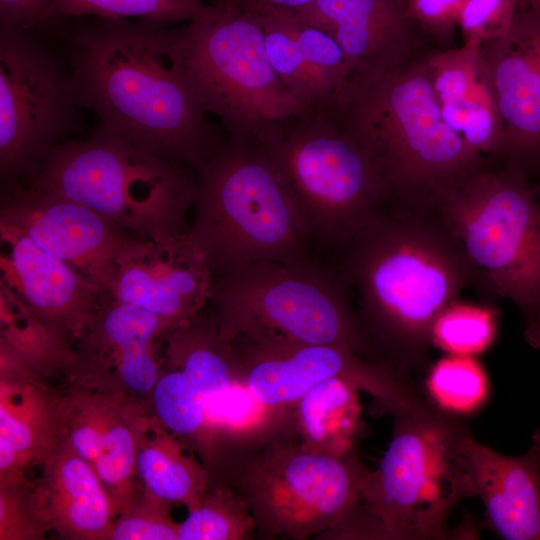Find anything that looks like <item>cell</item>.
I'll return each instance as SVG.
<instances>
[{
	"label": "cell",
	"instance_id": "1",
	"mask_svg": "<svg viewBox=\"0 0 540 540\" xmlns=\"http://www.w3.org/2000/svg\"><path fill=\"white\" fill-rule=\"evenodd\" d=\"M80 108L136 147L196 170L226 138L183 61L176 28L156 21L55 18Z\"/></svg>",
	"mask_w": 540,
	"mask_h": 540
},
{
	"label": "cell",
	"instance_id": "2",
	"mask_svg": "<svg viewBox=\"0 0 540 540\" xmlns=\"http://www.w3.org/2000/svg\"><path fill=\"white\" fill-rule=\"evenodd\" d=\"M341 249L335 269L358 294L370 342L404 363L422 358L436 319L477 280L433 209L394 200Z\"/></svg>",
	"mask_w": 540,
	"mask_h": 540
},
{
	"label": "cell",
	"instance_id": "3",
	"mask_svg": "<svg viewBox=\"0 0 540 540\" xmlns=\"http://www.w3.org/2000/svg\"><path fill=\"white\" fill-rule=\"evenodd\" d=\"M425 52L394 69L352 78L333 107L376 161L392 200L432 209L490 165L444 121Z\"/></svg>",
	"mask_w": 540,
	"mask_h": 540
},
{
	"label": "cell",
	"instance_id": "4",
	"mask_svg": "<svg viewBox=\"0 0 540 540\" xmlns=\"http://www.w3.org/2000/svg\"><path fill=\"white\" fill-rule=\"evenodd\" d=\"M195 174L189 234L213 276L256 262L315 260L288 186L254 139L228 136Z\"/></svg>",
	"mask_w": 540,
	"mask_h": 540
},
{
	"label": "cell",
	"instance_id": "5",
	"mask_svg": "<svg viewBox=\"0 0 540 540\" xmlns=\"http://www.w3.org/2000/svg\"><path fill=\"white\" fill-rule=\"evenodd\" d=\"M21 182L78 202L133 238L190 230L195 170L141 150L101 122L86 138L52 146Z\"/></svg>",
	"mask_w": 540,
	"mask_h": 540
},
{
	"label": "cell",
	"instance_id": "6",
	"mask_svg": "<svg viewBox=\"0 0 540 540\" xmlns=\"http://www.w3.org/2000/svg\"><path fill=\"white\" fill-rule=\"evenodd\" d=\"M253 139L288 186L314 245L342 248L392 199L376 161L332 105L309 107Z\"/></svg>",
	"mask_w": 540,
	"mask_h": 540
},
{
	"label": "cell",
	"instance_id": "7",
	"mask_svg": "<svg viewBox=\"0 0 540 540\" xmlns=\"http://www.w3.org/2000/svg\"><path fill=\"white\" fill-rule=\"evenodd\" d=\"M338 271L316 260L256 262L213 276L210 301L229 340L262 345H339L367 356L371 342Z\"/></svg>",
	"mask_w": 540,
	"mask_h": 540
},
{
	"label": "cell",
	"instance_id": "8",
	"mask_svg": "<svg viewBox=\"0 0 540 540\" xmlns=\"http://www.w3.org/2000/svg\"><path fill=\"white\" fill-rule=\"evenodd\" d=\"M526 171L488 166L444 193L432 209L461 244L476 279L515 303L524 337L540 349V205Z\"/></svg>",
	"mask_w": 540,
	"mask_h": 540
},
{
	"label": "cell",
	"instance_id": "9",
	"mask_svg": "<svg viewBox=\"0 0 540 540\" xmlns=\"http://www.w3.org/2000/svg\"><path fill=\"white\" fill-rule=\"evenodd\" d=\"M393 416L379 466L362 477L363 527L389 539H446L452 509L468 497L462 443L470 430L429 401Z\"/></svg>",
	"mask_w": 540,
	"mask_h": 540
},
{
	"label": "cell",
	"instance_id": "10",
	"mask_svg": "<svg viewBox=\"0 0 540 540\" xmlns=\"http://www.w3.org/2000/svg\"><path fill=\"white\" fill-rule=\"evenodd\" d=\"M186 69L207 111L229 136L255 138L305 112L267 56L259 15L242 0H219L176 28Z\"/></svg>",
	"mask_w": 540,
	"mask_h": 540
},
{
	"label": "cell",
	"instance_id": "11",
	"mask_svg": "<svg viewBox=\"0 0 540 540\" xmlns=\"http://www.w3.org/2000/svg\"><path fill=\"white\" fill-rule=\"evenodd\" d=\"M365 470L352 453L274 443L247 465L238 494L264 533L303 540L351 520Z\"/></svg>",
	"mask_w": 540,
	"mask_h": 540
},
{
	"label": "cell",
	"instance_id": "12",
	"mask_svg": "<svg viewBox=\"0 0 540 540\" xmlns=\"http://www.w3.org/2000/svg\"><path fill=\"white\" fill-rule=\"evenodd\" d=\"M69 72L35 28L0 24V176L27 179L43 155L76 129Z\"/></svg>",
	"mask_w": 540,
	"mask_h": 540
},
{
	"label": "cell",
	"instance_id": "13",
	"mask_svg": "<svg viewBox=\"0 0 540 540\" xmlns=\"http://www.w3.org/2000/svg\"><path fill=\"white\" fill-rule=\"evenodd\" d=\"M239 382L264 407L294 405L312 386L340 377L377 400L393 415L427 400L392 365L339 345H262L232 340Z\"/></svg>",
	"mask_w": 540,
	"mask_h": 540
},
{
	"label": "cell",
	"instance_id": "14",
	"mask_svg": "<svg viewBox=\"0 0 540 540\" xmlns=\"http://www.w3.org/2000/svg\"><path fill=\"white\" fill-rule=\"evenodd\" d=\"M76 376L75 383L55 398L57 442L92 466L118 515L139 489L136 456L154 421L138 397L104 380Z\"/></svg>",
	"mask_w": 540,
	"mask_h": 540
},
{
	"label": "cell",
	"instance_id": "15",
	"mask_svg": "<svg viewBox=\"0 0 540 540\" xmlns=\"http://www.w3.org/2000/svg\"><path fill=\"white\" fill-rule=\"evenodd\" d=\"M0 222L19 230L108 296L116 254L132 237L96 211L22 182L4 188Z\"/></svg>",
	"mask_w": 540,
	"mask_h": 540
},
{
	"label": "cell",
	"instance_id": "16",
	"mask_svg": "<svg viewBox=\"0 0 540 540\" xmlns=\"http://www.w3.org/2000/svg\"><path fill=\"white\" fill-rule=\"evenodd\" d=\"M212 283L189 232L160 240L131 237L116 254L109 297L180 325L210 301Z\"/></svg>",
	"mask_w": 540,
	"mask_h": 540
},
{
	"label": "cell",
	"instance_id": "17",
	"mask_svg": "<svg viewBox=\"0 0 540 540\" xmlns=\"http://www.w3.org/2000/svg\"><path fill=\"white\" fill-rule=\"evenodd\" d=\"M0 242V282L63 341L78 342L110 297L3 222Z\"/></svg>",
	"mask_w": 540,
	"mask_h": 540
},
{
	"label": "cell",
	"instance_id": "18",
	"mask_svg": "<svg viewBox=\"0 0 540 540\" xmlns=\"http://www.w3.org/2000/svg\"><path fill=\"white\" fill-rule=\"evenodd\" d=\"M502 118L503 163L540 168V10L521 7L502 36L481 43Z\"/></svg>",
	"mask_w": 540,
	"mask_h": 540
},
{
	"label": "cell",
	"instance_id": "19",
	"mask_svg": "<svg viewBox=\"0 0 540 540\" xmlns=\"http://www.w3.org/2000/svg\"><path fill=\"white\" fill-rule=\"evenodd\" d=\"M291 11L336 40L351 79L394 69L432 47L397 0H313Z\"/></svg>",
	"mask_w": 540,
	"mask_h": 540
},
{
	"label": "cell",
	"instance_id": "20",
	"mask_svg": "<svg viewBox=\"0 0 540 540\" xmlns=\"http://www.w3.org/2000/svg\"><path fill=\"white\" fill-rule=\"evenodd\" d=\"M178 325L109 299L77 342L72 370L123 391L151 394L160 373L157 342Z\"/></svg>",
	"mask_w": 540,
	"mask_h": 540
},
{
	"label": "cell",
	"instance_id": "21",
	"mask_svg": "<svg viewBox=\"0 0 540 540\" xmlns=\"http://www.w3.org/2000/svg\"><path fill=\"white\" fill-rule=\"evenodd\" d=\"M467 496H478L491 527L507 540H540V428L528 451L506 456L478 443H462Z\"/></svg>",
	"mask_w": 540,
	"mask_h": 540
},
{
	"label": "cell",
	"instance_id": "22",
	"mask_svg": "<svg viewBox=\"0 0 540 540\" xmlns=\"http://www.w3.org/2000/svg\"><path fill=\"white\" fill-rule=\"evenodd\" d=\"M429 79L444 121L471 147L503 160L505 134L481 43L430 47L424 54Z\"/></svg>",
	"mask_w": 540,
	"mask_h": 540
},
{
	"label": "cell",
	"instance_id": "23",
	"mask_svg": "<svg viewBox=\"0 0 540 540\" xmlns=\"http://www.w3.org/2000/svg\"><path fill=\"white\" fill-rule=\"evenodd\" d=\"M42 466L30 500L47 530L74 540H109L117 514L92 466L60 442Z\"/></svg>",
	"mask_w": 540,
	"mask_h": 540
},
{
	"label": "cell",
	"instance_id": "24",
	"mask_svg": "<svg viewBox=\"0 0 540 540\" xmlns=\"http://www.w3.org/2000/svg\"><path fill=\"white\" fill-rule=\"evenodd\" d=\"M0 440L16 451L24 469L42 464L57 444L55 398L33 384L34 370L1 343Z\"/></svg>",
	"mask_w": 540,
	"mask_h": 540
},
{
	"label": "cell",
	"instance_id": "25",
	"mask_svg": "<svg viewBox=\"0 0 540 540\" xmlns=\"http://www.w3.org/2000/svg\"><path fill=\"white\" fill-rule=\"evenodd\" d=\"M360 390L351 382L328 378L309 388L294 404L301 446L319 453H351L357 431Z\"/></svg>",
	"mask_w": 540,
	"mask_h": 540
},
{
	"label": "cell",
	"instance_id": "26",
	"mask_svg": "<svg viewBox=\"0 0 540 540\" xmlns=\"http://www.w3.org/2000/svg\"><path fill=\"white\" fill-rule=\"evenodd\" d=\"M154 424L138 448L136 477L155 497L191 510L208 490L209 475L171 434L156 431Z\"/></svg>",
	"mask_w": 540,
	"mask_h": 540
},
{
	"label": "cell",
	"instance_id": "27",
	"mask_svg": "<svg viewBox=\"0 0 540 540\" xmlns=\"http://www.w3.org/2000/svg\"><path fill=\"white\" fill-rule=\"evenodd\" d=\"M257 14L268 59L283 84L308 107L334 105L333 86L305 59L295 40L291 10Z\"/></svg>",
	"mask_w": 540,
	"mask_h": 540
},
{
	"label": "cell",
	"instance_id": "28",
	"mask_svg": "<svg viewBox=\"0 0 540 540\" xmlns=\"http://www.w3.org/2000/svg\"><path fill=\"white\" fill-rule=\"evenodd\" d=\"M0 323L1 342L34 370L72 367L76 352L1 282Z\"/></svg>",
	"mask_w": 540,
	"mask_h": 540
},
{
	"label": "cell",
	"instance_id": "29",
	"mask_svg": "<svg viewBox=\"0 0 540 540\" xmlns=\"http://www.w3.org/2000/svg\"><path fill=\"white\" fill-rule=\"evenodd\" d=\"M207 5L201 0H52L39 25L55 18L86 16L137 17L174 25L193 20Z\"/></svg>",
	"mask_w": 540,
	"mask_h": 540
},
{
	"label": "cell",
	"instance_id": "30",
	"mask_svg": "<svg viewBox=\"0 0 540 540\" xmlns=\"http://www.w3.org/2000/svg\"><path fill=\"white\" fill-rule=\"evenodd\" d=\"M164 365L150 394L154 416L175 435L196 438L206 431L207 398L184 370Z\"/></svg>",
	"mask_w": 540,
	"mask_h": 540
},
{
	"label": "cell",
	"instance_id": "31",
	"mask_svg": "<svg viewBox=\"0 0 540 540\" xmlns=\"http://www.w3.org/2000/svg\"><path fill=\"white\" fill-rule=\"evenodd\" d=\"M178 525L177 540H241L257 528L238 493L219 488L203 495Z\"/></svg>",
	"mask_w": 540,
	"mask_h": 540
},
{
	"label": "cell",
	"instance_id": "32",
	"mask_svg": "<svg viewBox=\"0 0 540 540\" xmlns=\"http://www.w3.org/2000/svg\"><path fill=\"white\" fill-rule=\"evenodd\" d=\"M427 387L437 406L451 413H470L487 399L488 380L471 356L452 355L431 369Z\"/></svg>",
	"mask_w": 540,
	"mask_h": 540
},
{
	"label": "cell",
	"instance_id": "33",
	"mask_svg": "<svg viewBox=\"0 0 540 540\" xmlns=\"http://www.w3.org/2000/svg\"><path fill=\"white\" fill-rule=\"evenodd\" d=\"M496 330L492 309L456 301L436 319L431 340L452 355L471 356L491 345Z\"/></svg>",
	"mask_w": 540,
	"mask_h": 540
},
{
	"label": "cell",
	"instance_id": "34",
	"mask_svg": "<svg viewBox=\"0 0 540 540\" xmlns=\"http://www.w3.org/2000/svg\"><path fill=\"white\" fill-rule=\"evenodd\" d=\"M171 503L138 489L131 504L117 515L109 540H177L179 523L170 515Z\"/></svg>",
	"mask_w": 540,
	"mask_h": 540
},
{
	"label": "cell",
	"instance_id": "35",
	"mask_svg": "<svg viewBox=\"0 0 540 540\" xmlns=\"http://www.w3.org/2000/svg\"><path fill=\"white\" fill-rule=\"evenodd\" d=\"M291 13L293 34L303 56L333 86L337 103L351 80V69L341 47L332 36L300 22Z\"/></svg>",
	"mask_w": 540,
	"mask_h": 540
},
{
	"label": "cell",
	"instance_id": "36",
	"mask_svg": "<svg viewBox=\"0 0 540 540\" xmlns=\"http://www.w3.org/2000/svg\"><path fill=\"white\" fill-rule=\"evenodd\" d=\"M521 0H463L457 19L464 42L500 37L510 28Z\"/></svg>",
	"mask_w": 540,
	"mask_h": 540
},
{
	"label": "cell",
	"instance_id": "37",
	"mask_svg": "<svg viewBox=\"0 0 540 540\" xmlns=\"http://www.w3.org/2000/svg\"><path fill=\"white\" fill-rule=\"evenodd\" d=\"M45 531L47 528L33 510L25 482L0 486L1 540L39 539Z\"/></svg>",
	"mask_w": 540,
	"mask_h": 540
},
{
	"label": "cell",
	"instance_id": "38",
	"mask_svg": "<svg viewBox=\"0 0 540 540\" xmlns=\"http://www.w3.org/2000/svg\"><path fill=\"white\" fill-rule=\"evenodd\" d=\"M463 0H406L408 17L436 48H453Z\"/></svg>",
	"mask_w": 540,
	"mask_h": 540
},
{
	"label": "cell",
	"instance_id": "39",
	"mask_svg": "<svg viewBox=\"0 0 540 540\" xmlns=\"http://www.w3.org/2000/svg\"><path fill=\"white\" fill-rule=\"evenodd\" d=\"M52 0H0V24L36 28Z\"/></svg>",
	"mask_w": 540,
	"mask_h": 540
},
{
	"label": "cell",
	"instance_id": "40",
	"mask_svg": "<svg viewBox=\"0 0 540 540\" xmlns=\"http://www.w3.org/2000/svg\"><path fill=\"white\" fill-rule=\"evenodd\" d=\"M256 13L270 10H297L313 0H242Z\"/></svg>",
	"mask_w": 540,
	"mask_h": 540
},
{
	"label": "cell",
	"instance_id": "41",
	"mask_svg": "<svg viewBox=\"0 0 540 540\" xmlns=\"http://www.w3.org/2000/svg\"><path fill=\"white\" fill-rule=\"evenodd\" d=\"M521 7H529L540 10V0H521Z\"/></svg>",
	"mask_w": 540,
	"mask_h": 540
},
{
	"label": "cell",
	"instance_id": "42",
	"mask_svg": "<svg viewBox=\"0 0 540 540\" xmlns=\"http://www.w3.org/2000/svg\"><path fill=\"white\" fill-rule=\"evenodd\" d=\"M538 172H539V174H540V168L538 169ZM535 189H536V191H537V194L539 195V194H540V180H539L537 186L535 187Z\"/></svg>",
	"mask_w": 540,
	"mask_h": 540
},
{
	"label": "cell",
	"instance_id": "43",
	"mask_svg": "<svg viewBox=\"0 0 540 540\" xmlns=\"http://www.w3.org/2000/svg\"><path fill=\"white\" fill-rule=\"evenodd\" d=\"M397 1H399V2H400L401 4H403L404 6H405V4H406V0H397ZM405 9H406V8H405Z\"/></svg>",
	"mask_w": 540,
	"mask_h": 540
},
{
	"label": "cell",
	"instance_id": "44",
	"mask_svg": "<svg viewBox=\"0 0 540 540\" xmlns=\"http://www.w3.org/2000/svg\"><path fill=\"white\" fill-rule=\"evenodd\" d=\"M201 1H204V2L210 1L211 3H213V2H217V1H219V0H201Z\"/></svg>",
	"mask_w": 540,
	"mask_h": 540
}]
</instances>
